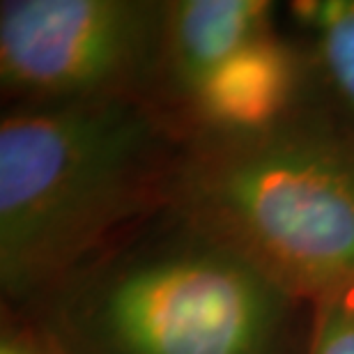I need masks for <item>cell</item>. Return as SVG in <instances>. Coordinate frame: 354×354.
Listing matches in <instances>:
<instances>
[{
	"label": "cell",
	"mask_w": 354,
	"mask_h": 354,
	"mask_svg": "<svg viewBox=\"0 0 354 354\" xmlns=\"http://www.w3.org/2000/svg\"><path fill=\"white\" fill-rule=\"evenodd\" d=\"M19 315L55 354H306L315 304L166 207Z\"/></svg>",
	"instance_id": "6da1fadb"
},
{
	"label": "cell",
	"mask_w": 354,
	"mask_h": 354,
	"mask_svg": "<svg viewBox=\"0 0 354 354\" xmlns=\"http://www.w3.org/2000/svg\"><path fill=\"white\" fill-rule=\"evenodd\" d=\"M182 147L145 99L3 109V310L24 313L120 235L171 207Z\"/></svg>",
	"instance_id": "7a4b0ae2"
},
{
	"label": "cell",
	"mask_w": 354,
	"mask_h": 354,
	"mask_svg": "<svg viewBox=\"0 0 354 354\" xmlns=\"http://www.w3.org/2000/svg\"><path fill=\"white\" fill-rule=\"evenodd\" d=\"M171 207L304 299L354 290V131L315 102L184 140Z\"/></svg>",
	"instance_id": "3957f363"
},
{
	"label": "cell",
	"mask_w": 354,
	"mask_h": 354,
	"mask_svg": "<svg viewBox=\"0 0 354 354\" xmlns=\"http://www.w3.org/2000/svg\"><path fill=\"white\" fill-rule=\"evenodd\" d=\"M164 26L166 0H3V109L150 102Z\"/></svg>",
	"instance_id": "277c9868"
},
{
	"label": "cell",
	"mask_w": 354,
	"mask_h": 354,
	"mask_svg": "<svg viewBox=\"0 0 354 354\" xmlns=\"http://www.w3.org/2000/svg\"><path fill=\"white\" fill-rule=\"evenodd\" d=\"M272 0H166L161 58L150 104L175 133L205 86L232 58L281 28Z\"/></svg>",
	"instance_id": "5b68a950"
},
{
	"label": "cell",
	"mask_w": 354,
	"mask_h": 354,
	"mask_svg": "<svg viewBox=\"0 0 354 354\" xmlns=\"http://www.w3.org/2000/svg\"><path fill=\"white\" fill-rule=\"evenodd\" d=\"M281 17L306 60L313 102L354 131V0H295Z\"/></svg>",
	"instance_id": "8992f818"
},
{
	"label": "cell",
	"mask_w": 354,
	"mask_h": 354,
	"mask_svg": "<svg viewBox=\"0 0 354 354\" xmlns=\"http://www.w3.org/2000/svg\"><path fill=\"white\" fill-rule=\"evenodd\" d=\"M306 354H354V290L315 304Z\"/></svg>",
	"instance_id": "52a82bcc"
},
{
	"label": "cell",
	"mask_w": 354,
	"mask_h": 354,
	"mask_svg": "<svg viewBox=\"0 0 354 354\" xmlns=\"http://www.w3.org/2000/svg\"><path fill=\"white\" fill-rule=\"evenodd\" d=\"M0 354H55L39 329L26 315L3 310Z\"/></svg>",
	"instance_id": "ba28073f"
}]
</instances>
